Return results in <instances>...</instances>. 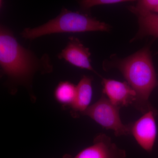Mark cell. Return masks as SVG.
Instances as JSON below:
<instances>
[{"label":"cell","mask_w":158,"mask_h":158,"mask_svg":"<svg viewBox=\"0 0 158 158\" xmlns=\"http://www.w3.org/2000/svg\"><path fill=\"white\" fill-rule=\"evenodd\" d=\"M77 94V86L68 81L61 82L54 92V96L58 102L70 107L73 104Z\"/></svg>","instance_id":"8fae6325"},{"label":"cell","mask_w":158,"mask_h":158,"mask_svg":"<svg viewBox=\"0 0 158 158\" xmlns=\"http://www.w3.org/2000/svg\"><path fill=\"white\" fill-rule=\"evenodd\" d=\"M136 94L134 106L143 114L152 109L151 94L158 85L156 74L149 47L141 49L124 59L113 62Z\"/></svg>","instance_id":"7a4b0ae2"},{"label":"cell","mask_w":158,"mask_h":158,"mask_svg":"<svg viewBox=\"0 0 158 158\" xmlns=\"http://www.w3.org/2000/svg\"><path fill=\"white\" fill-rule=\"evenodd\" d=\"M0 66L2 75L11 86V93L16 87L25 86L30 90L35 73L52 72L53 66L47 54L41 58L21 45L7 27H0Z\"/></svg>","instance_id":"6da1fadb"},{"label":"cell","mask_w":158,"mask_h":158,"mask_svg":"<svg viewBox=\"0 0 158 158\" xmlns=\"http://www.w3.org/2000/svg\"><path fill=\"white\" fill-rule=\"evenodd\" d=\"M110 30L109 24L88 15L62 9L56 17L39 27L26 28L21 34L23 38L32 40L48 34L108 31Z\"/></svg>","instance_id":"3957f363"},{"label":"cell","mask_w":158,"mask_h":158,"mask_svg":"<svg viewBox=\"0 0 158 158\" xmlns=\"http://www.w3.org/2000/svg\"><path fill=\"white\" fill-rule=\"evenodd\" d=\"M125 151L118 148L109 136L100 134L92 145L72 156L65 154L62 158H126Z\"/></svg>","instance_id":"8992f818"},{"label":"cell","mask_w":158,"mask_h":158,"mask_svg":"<svg viewBox=\"0 0 158 158\" xmlns=\"http://www.w3.org/2000/svg\"><path fill=\"white\" fill-rule=\"evenodd\" d=\"M119 110L120 108L113 105L103 94L83 115L90 117L104 128L112 130L117 137L130 135V124H125L122 121Z\"/></svg>","instance_id":"277c9868"},{"label":"cell","mask_w":158,"mask_h":158,"mask_svg":"<svg viewBox=\"0 0 158 158\" xmlns=\"http://www.w3.org/2000/svg\"><path fill=\"white\" fill-rule=\"evenodd\" d=\"M64 49L58 55L59 59H64L71 65L95 72L91 65L89 49L86 47L77 37H71Z\"/></svg>","instance_id":"ba28073f"},{"label":"cell","mask_w":158,"mask_h":158,"mask_svg":"<svg viewBox=\"0 0 158 158\" xmlns=\"http://www.w3.org/2000/svg\"><path fill=\"white\" fill-rule=\"evenodd\" d=\"M137 16L139 30L134 39L148 36L158 38V14L151 12Z\"/></svg>","instance_id":"30bf717a"},{"label":"cell","mask_w":158,"mask_h":158,"mask_svg":"<svg viewBox=\"0 0 158 158\" xmlns=\"http://www.w3.org/2000/svg\"><path fill=\"white\" fill-rule=\"evenodd\" d=\"M130 2L125 0H84L80 1V5L82 9H88L94 6H108Z\"/></svg>","instance_id":"4fadbf2b"},{"label":"cell","mask_w":158,"mask_h":158,"mask_svg":"<svg viewBox=\"0 0 158 158\" xmlns=\"http://www.w3.org/2000/svg\"><path fill=\"white\" fill-rule=\"evenodd\" d=\"M155 12H156V13H158V7L157 8V9L156 10Z\"/></svg>","instance_id":"5bb4252c"},{"label":"cell","mask_w":158,"mask_h":158,"mask_svg":"<svg viewBox=\"0 0 158 158\" xmlns=\"http://www.w3.org/2000/svg\"><path fill=\"white\" fill-rule=\"evenodd\" d=\"M92 95V79L84 76L77 85L75 100L70 107L73 113L83 115L90 106Z\"/></svg>","instance_id":"9c48e42d"},{"label":"cell","mask_w":158,"mask_h":158,"mask_svg":"<svg viewBox=\"0 0 158 158\" xmlns=\"http://www.w3.org/2000/svg\"><path fill=\"white\" fill-rule=\"evenodd\" d=\"M156 115L157 111L152 108L130 124L131 135L139 146L148 152L152 151L157 135Z\"/></svg>","instance_id":"5b68a950"},{"label":"cell","mask_w":158,"mask_h":158,"mask_svg":"<svg viewBox=\"0 0 158 158\" xmlns=\"http://www.w3.org/2000/svg\"><path fill=\"white\" fill-rule=\"evenodd\" d=\"M102 84L104 95L118 107L120 109L135 104L136 94L126 81L103 78Z\"/></svg>","instance_id":"52a82bcc"},{"label":"cell","mask_w":158,"mask_h":158,"mask_svg":"<svg viewBox=\"0 0 158 158\" xmlns=\"http://www.w3.org/2000/svg\"><path fill=\"white\" fill-rule=\"evenodd\" d=\"M158 7V0H140L135 6L130 7V10L137 15H143L155 12Z\"/></svg>","instance_id":"7c38bea8"}]
</instances>
